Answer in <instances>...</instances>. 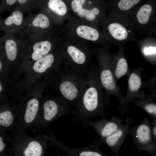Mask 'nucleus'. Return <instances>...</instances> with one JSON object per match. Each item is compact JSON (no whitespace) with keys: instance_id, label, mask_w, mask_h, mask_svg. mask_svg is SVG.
Instances as JSON below:
<instances>
[{"instance_id":"obj_23","label":"nucleus","mask_w":156,"mask_h":156,"mask_svg":"<svg viewBox=\"0 0 156 156\" xmlns=\"http://www.w3.org/2000/svg\"><path fill=\"white\" fill-rule=\"evenodd\" d=\"M128 69L127 62L124 58H121L117 63L115 71L116 77L119 79L125 75L127 73Z\"/></svg>"},{"instance_id":"obj_2","label":"nucleus","mask_w":156,"mask_h":156,"mask_svg":"<svg viewBox=\"0 0 156 156\" xmlns=\"http://www.w3.org/2000/svg\"><path fill=\"white\" fill-rule=\"evenodd\" d=\"M26 45L23 57L14 74L17 79L34 62L51 52L54 43L53 36L25 35Z\"/></svg>"},{"instance_id":"obj_27","label":"nucleus","mask_w":156,"mask_h":156,"mask_svg":"<svg viewBox=\"0 0 156 156\" xmlns=\"http://www.w3.org/2000/svg\"><path fill=\"white\" fill-rule=\"evenodd\" d=\"M144 54L147 55H152L156 54V47H150L148 48L145 47L143 50Z\"/></svg>"},{"instance_id":"obj_1","label":"nucleus","mask_w":156,"mask_h":156,"mask_svg":"<svg viewBox=\"0 0 156 156\" xmlns=\"http://www.w3.org/2000/svg\"><path fill=\"white\" fill-rule=\"evenodd\" d=\"M38 85L36 83L17 95L19 109L13 132H25L29 127L33 126L41 99V92Z\"/></svg>"},{"instance_id":"obj_16","label":"nucleus","mask_w":156,"mask_h":156,"mask_svg":"<svg viewBox=\"0 0 156 156\" xmlns=\"http://www.w3.org/2000/svg\"><path fill=\"white\" fill-rule=\"evenodd\" d=\"M77 35L83 39L92 41H97L102 34L96 28L86 25H80L76 27Z\"/></svg>"},{"instance_id":"obj_15","label":"nucleus","mask_w":156,"mask_h":156,"mask_svg":"<svg viewBox=\"0 0 156 156\" xmlns=\"http://www.w3.org/2000/svg\"><path fill=\"white\" fill-rule=\"evenodd\" d=\"M145 0H107L105 1L107 8L110 13L128 15Z\"/></svg>"},{"instance_id":"obj_8","label":"nucleus","mask_w":156,"mask_h":156,"mask_svg":"<svg viewBox=\"0 0 156 156\" xmlns=\"http://www.w3.org/2000/svg\"><path fill=\"white\" fill-rule=\"evenodd\" d=\"M25 35L53 36L55 24L45 12H30L25 18Z\"/></svg>"},{"instance_id":"obj_17","label":"nucleus","mask_w":156,"mask_h":156,"mask_svg":"<svg viewBox=\"0 0 156 156\" xmlns=\"http://www.w3.org/2000/svg\"><path fill=\"white\" fill-rule=\"evenodd\" d=\"M59 90L63 96L69 101H73L78 95L77 88L72 82L68 81L62 83L60 85Z\"/></svg>"},{"instance_id":"obj_7","label":"nucleus","mask_w":156,"mask_h":156,"mask_svg":"<svg viewBox=\"0 0 156 156\" xmlns=\"http://www.w3.org/2000/svg\"><path fill=\"white\" fill-rule=\"evenodd\" d=\"M129 133L138 150L153 156L156 155V140L152 134L150 123L147 118H144L138 125L131 127Z\"/></svg>"},{"instance_id":"obj_22","label":"nucleus","mask_w":156,"mask_h":156,"mask_svg":"<svg viewBox=\"0 0 156 156\" xmlns=\"http://www.w3.org/2000/svg\"><path fill=\"white\" fill-rule=\"evenodd\" d=\"M129 89L132 92H135L139 90L141 85L140 77L135 73L131 75L129 80Z\"/></svg>"},{"instance_id":"obj_30","label":"nucleus","mask_w":156,"mask_h":156,"mask_svg":"<svg viewBox=\"0 0 156 156\" xmlns=\"http://www.w3.org/2000/svg\"><path fill=\"white\" fill-rule=\"evenodd\" d=\"M0 14H1V13H0ZM1 18L0 16V22H1Z\"/></svg>"},{"instance_id":"obj_6","label":"nucleus","mask_w":156,"mask_h":156,"mask_svg":"<svg viewBox=\"0 0 156 156\" xmlns=\"http://www.w3.org/2000/svg\"><path fill=\"white\" fill-rule=\"evenodd\" d=\"M11 139L15 155L41 156L44 155L46 142L40 136L31 137L25 132H14Z\"/></svg>"},{"instance_id":"obj_12","label":"nucleus","mask_w":156,"mask_h":156,"mask_svg":"<svg viewBox=\"0 0 156 156\" xmlns=\"http://www.w3.org/2000/svg\"><path fill=\"white\" fill-rule=\"evenodd\" d=\"M134 122L132 118H127L124 124H122L116 130L103 140L115 155H118L120 148Z\"/></svg>"},{"instance_id":"obj_3","label":"nucleus","mask_w":156,"mask_h":156,"mask_svg":"<svg viewBox=\"0 0 156 156\" xmlns=\"http://www.w3.org/2000/svg\"><path fill=\"white\" fill-rule=\"evenodd\" d=\"M26 42L25 35L5 34L0 37L4 58L10 75L12 71L14 74L23 57Z\"/></svg>"},{"instance_id":"obj_19","label":"nucleus","mask_w":156,"mask_h":156,"mask_svg":"<svg viewBox=\"0 0 156 156\" xmlns=\"http://www.w3.org/2000/svg\"><path fill=\"white\" fill-rule=\"evenodd\" d=\"M100 79L101 82L104 87L107 90L114 91L116 85L111 71L107 69L103 70L101 73Z\"/></svg>"},{"instance_id":"obj_13","label":"nucleus","mask_w":156,"mask_h":156,"mask_svg":"<svg viewBox=\"0 0 156 156\" xmlns=\"http://www.w3.org/2000/svg\"><path fill=\"white\" fill-rule=\"evenodd\" d=\"M83 112L88 116H104L105 110L100 107L99 95L97 90L93 87L88 88L83 98Z\"/></svg>"},{"instance_id":"obj_24","label":"nucleus","mask_w":156,"mask_h":156,"mask_svg":"<svg viewBox=\"0 0 156 156\" xmlns=\"http://www.w3.org/2000/svg\"><path fill=\"white\" fill-rule=\"evenodd\" d=\"M17 0H1L0 13L4 11H10L15 6Z\"/></svg>"},{"instance_id":"obj_25","label":"nucleus","mask_w":156,"mask_h":156,"mask_svg":"<svg viewBox=\"0 0 156 156\" xmlns=\"http://www.w3.org/2000/svg\"><path fill=\"white\" fill-rule=\"evenodd\" d=\"M78 155L80 156H101L105 155L97 148L83 151L80 152Z\"/></svg>"},{"instance_id":"obj_9","label":"nucleus","mask_w":156,"mask_h":156,"mask_svg":"<svg viewBox=\"0 0 156 156\" xmlns=\"http://www.w3.org/2000/svg\"><path fill=\"white\" fill-rule=\"evenodd\" d=\"M11 14L6 18L1 19L0 28L5 34L25 35L26 22L24 13L20 9L14 8Z\"/></svg>"},{"instance_id":"obj_4","label":"nucleus","mask_w":156,"mask_h":156,"mask_svg":"<svg viewBox=\"0 0 156 156\" xmlns=\"http://www.w3.org/2000/svg\"><path fill=\"white\" fill-rule=\"evenodd\" d=\"M103 34L117 41H124L133 37L135 30L129 17L123 14L110 13L102 24Z\"/></svg>"},{"instance_id":"obj_18","label":"nucleus","mask_w":156,"mask_h":156,"mask_svg":"<svg viewBox=\"0 0 156 156\" xmlns=\"http://www.w3.org/2000/svg\"><path fill=\"white\" fill-rule=\"evenodd\" d=\"M42 0H17L13 8H16L20 9L24 14L29 13L33 9L40 8Z\"/></svg>"},{"instance_id":"obj_11","label":"nucleus","mask_w":156,"mask_h":156,"mask_svg":"<svg viewBox=\"0 0 156 156\" xmlns=\"http://www.w3.org/2000/svg\"><path fill=\"white\" fill-rule=\"evenodd\" d=\"M40 8L55 25L66 15L69 8L66 0H42Z\"/></svg>"},{"instance_id":"obj_21","label":"nucleus","mask_w":156,"mask_h":156,"mask_svg":"<svg viewBox=\"0 0 156 156\" xmlns=\"http://www.w3.org/2000/svg\"><path fill=\"white\" fill-rule=\"evenodd\" d=\"M10 73L4 58L0 42V77L8 85L10 83Z\"/></svg>"},{"instance_id":"obj_26","label":"nucleus","mask_w":156,"mask_h":156,"mask_svg":"<svg viewBox=\"0 0 156 156\" xmlns=\"http://www.w3.org/2000/svg\"><path fill=\"white\" fill-rule=\"evenodd\" d=\"M8 85L0 77V100L4 99L7 93V86Z\"/></svg>"},{"instance_id":"obj_28","label":"nucleus","mask_w":156,"mask_h":156,"mask_svg":"<svg viewBox=\"0 0 156 156\" xmlns=\"http://www.w3.org/2000/svg\"><path fill=\"white\" fill-rule=\"evenodd\" d=\"M150 123L152 134L154 139L156 140V119Z\"/></svg>"},{"instance_id":"obj_10","label":"nucleus","mask_w":156,"mask_h":156,"mask_svg":"<svg viewBox=\"0 0 156 156\" xmlns=\"http://www.w3.org/2000/svg\"><path fill=\"white\" fill-rule=\"evenodd\" d=\"M60 111L54 100L49 99L42 102L41 100L38 114L33 127L39 129L45 127L57 118Z\"/></svg>"},{"instance_id":"obj_14","label":"nucleus","mask_w":156,"mask_h":156,"mask_svg":"<svg viewBox=\"0 0 156 156\" xmlns=\"http://www.w3.org/2000/svg\"><path fill=\"white\" fill-rule=\"evenodd\" d=\"M122 122L121 118L114 116L110 119H104L101 121L90 123L103 140L116 130L122 124Z\"/></svg>"},{"instance_id":"obj_5","label":"nucleus","mask_w":156,"mask_h":156,"mask_svg":"<svg viewBox=\"0 0 156 156\" xmlns=\"http://www.w3.org/2000/svg\"><path fill=\"white\" fill-rule=\"evenodd\" d=\"M156 0H145L128 15L135 28L147 34L155 31Z\"/></svg>"},{"instance_id":"obj_20","label":"nucleus","mask_w":156,"mask_h":156,"mask_svg":"<svg viewBox=\"0 0 156 156\" xmlns=\"http://www.w3.org/2000/svg\"><path fill=\"white\" fill-rule=\"evenodd\" d=\"M68 53L73 60L79 64L84 63L86 60V56L84 53L78 48L73 45H69L67 47Z\"/></svg>"},{"instance_id":"obj_29","label":"nucleus","mask_w":156,"mask_h":156,"mask_svg":"<svg viewBox=\"0 0 156 156\" xmlns=\"http://www.w3.org/2000/svg\"><path fill=\"white\" fill-rule=\"evenodd\" d=\"M6 145L3 142V138L0 135V153L4 151L6 148Z\"/></svg>"}]
</instances>
